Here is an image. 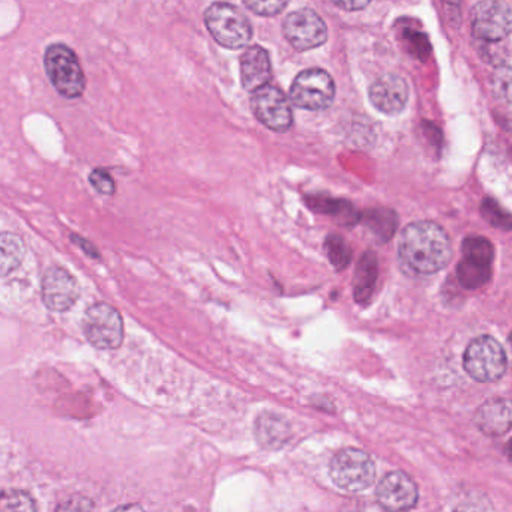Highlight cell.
I'll use <instances>...</instances> for the list:
<instances>
[{"label":"cell","instance_id":"obj_11","mask_svg":"<svg viewBox=\"0 0 512 512\" xmlns=\"http://www.w3.org/2000/svg\"><path fill=\"white\" fill-rule=\"evenodd\" d=\"M41 295H43L44 305L49 310L65 313L73 308L79 299V283L67 269L52 266L44 272Z\"/></svg>","mask_w":512,"mask_h":512},{"label":"cell","instance_id":"obj_9","mask_svg":"<svg viewBox=\"0 0 512 512\" xmlns=\"http://www.w3.org/2000/svg\"><path fill=\"white\" fill-rule=\"evenodd\" d=\"M283 35L298 52L317 49L328 40V28L322 17L310 8L293 11L283 22Z\"/></svg>","mask_w":512,"mask_h":512},{"label":"cell","instance_id":"obj_29","mask_svg":"<svg viewBox=\"0 0 512 512\" xmlns=\"http://www.w3.org/2000/svg\"><path fill=\"white\" fill-rule=\"evenodd\" d=\"M338 8L344 11H359L368 7L371 0H332Z\"/></svg>","mask_w":512,"mask_h":512},{"label":"cell","instance_id":"obj_32","mask_svg":"<svg viewBox=\"0 0 512 512\" xmlns=\"http://www.w3.org/2000/svg\"><path fill=\"white\" fill-rule=\"evenodd\" d=\"M142 508V506H139V505H128V506H119L118 509H140Z\"/></svg>","mask_w":512,"mask_h":512},{"label":"cell","instance_id":"obj_8","mask_svg":"<svg viewBox=\"0 0 512 512\" xmlns=\"http://www.w3.org/2000/svg\"><path fill=\"white\" fill-rule=\"evenodd\" d=\"M251 110L260 124L275 133H286L293 125L289 98L280 88L265 86L251 95Z\"/></svg>","mask_w":512,"mask_h":512},{"label":"cell","instance_id":"obj_13","mask_svg":"<svg viewBox=\"0 0 512 512\" xmlns=\"http://www.w3.org/2000/svg\"><path fill=\"white\" fill-rule=\"evenodd\" d=\"M370 101L379 112L385 115H398L403 112L409 100V86L397 74H385L370 86Z\"/></svg>","mask_w":512,"mask_h":512},{"label":"cell","instance_id":"obj_1","mask_svg":"<svg viewBox=\"0 0 512 512\" xmlns=\"http://www.w3.org/2000/svg\"><path fill=\"white\" fill-rule=\"evenodd\" d=\"M398 257L404 271L413 275H431L448 265L451 242L439 224L418 221L401 233Z\"/></svg>","mask_w":512,"mask_h":512},{"label":"cell","instance_id":"obj_2","mask_svg":"<svg viewBox=\"0 0 512 512\" xmlns=\"http://www.w3.org/2000/svg\"><path fill=\"white\" fill-rule=\"evenodd\" d=\"M47 77L59 95L67 100L80 98L86 89V77L76 52L65 44H52L44 55Z\"/></svg>","mask_w":512,"mask_h":512},{"label":"cell","instance_id":"obj_28","mask_svg":"<svg viewBox=\"0 0 512 512\" xmlns=\"http://www.w3.org/2000/svg\"><path fill=\"white\" fill-rule=\"evenodd\" d=\"M95 505L88 497H71V499L65 500L64 503L58 505L56 511H91Z\"/></svg>","mask_w":512,"mask_h":512},{"label":"cell","instance_id":"obj_12","mask_svg":"<svg viewBox=\"0 0 512 512\" xmlns=\"http://www.w3.org/2000/svg\"><path fill=\"white\" fill-rule=\"evenodd\" d=\"M377 500L388 511H406L418 502V487L403 472H391L379 482Z\"/></svg>","mask_w":512,"mask_h":512},{"label":"cell","instance_id":"obj_7","mask_svg":"<svg viewBox=\"0 0 512 512\" xmlns=\"http://www.w3.org/2000/svg\"><path fill=\"white\" fill-rule=\"evenodd\" d=\"M334 98V80L320 68L302 71L293 80L290 88V101L299 109L310 110V112L328 109Z\"/></svg>","mask_w":512,"mask_h":512},{"label":"cell","instance_id":"obj_15","mask_svg":"<svg viewBox=\"0 0 512 512\" xmlns=\"http://www.w3.org/2000/svg\"><path fill=\"white\" fill-rule=\"evenodd\" d=\"M475 424L487 436H500L512 427V401L493 398L485 401L475 413Z\"/></svg>","mask_w":512,"mask_h":512},{"label":"cell","instance_id":"obj_10","mask_svg":"<svg viewBox=\"0 0 512 512\" xmlns=\"http://www.w3.org/2000/svg\"><path fill=\"white\" fill-rule=\"evenodd\" d=\"M512 32V10L499 0H482L472 10V34L478 40L497 43Z\"/></svg>","mask_w":512,"mask_h":512},{"label":"cell","instance_id":"obj_4","mask_svg":"<svg viewBox=\"0 0 512 512\" xmlns=\"http://www.w3.org/2000/svg\"><path fill=\"white\" fill-rule=\"evenodd\" d=\"M329 475L341 490L359 493L370 488L376 481V467L367 452L346 448L332 458Z\"/></svg>","mask_w":512,"mask_h":512},{"label":"cell","instance_id":"obj_21","mask_svg":"<svg viewBox=\"0 0 512 512\" xmlns=\"http://www.w3.org/2000/svg\"><path fill=\"white\" fill-rule=\"evenodd\" d=\"M326 256L337 271H343L352 260V250L340 235H329L325 241Z\"/></svg>","mask_w":512,"mask_h":512},{"label":"cell","instance_id":"obj_31","mask_svg":"<svg viewBox=\"0 0 512 512\" xmlns=\"http://www.w3.org/2000/svg\"><path fill=\"white\" fill-rule=\"evenodd\" d=\"M506 455H508L509 460L512 461V440L508 443V446H506Z\"/></svg>","mask_w":512,"mask_h":512},{"label":"cell","instance_id":"obj_30","mask_svg":"<svg viewBox=\"0 0 512 512\" xmlns=\"http://www.w3.org/2000/svg\"><path fill=\"white\" fill-rule=\"evenodd\" d=\"M71 241H73L74 244L79 245V247L82 248V250L85 251V253L88 254L89 257H92V259H100V253H98L97 248H95L94 245L91 244V242L86 241V239L80 238L79 235H71Z\"/></svg>","mask_w":512,"mask_h":512},{"label":"cell","instance_id":"obj_18","mask_svg":"<svg viewBox=\"0 0 512 512\" xmlns=\"http://www.w3.org/2000/svg\"><path fill=\"white\" fill-rule=\"evenodd\" d=\"M25 259V245L22 239L13 233H2L0 236V272L4 277L13 274L20 268Z\"/></svg>","mask_w":512,"mask_h":512},{"label":"cell","instance_id":"obj_19","mask_svg":"<svg viewBox=\"0 0 512 512\" xmlns=\"http://www.w3.org/2000/svg\"><path fill=\"white\" fill-rule=\"evenodd\" d=\"M491 265L463 257L457 266V277L464 289H479L490 280Z\"/></svg>","mask_w":512,"mask_h":512},{"label":"cell","instance_id":"obj_22","mask_svg":"<svg viewBox=\"0 0 512 512\" xmlns=\"http://www.w3.org/2000/svg\"><path fill=\"white\" fill-rule=\"evenodd\" d=\"M461 251H463V257H467V259L478 260V262L487 263V265L493 263V245L481 236H469V238L464 239L463 244H461Z\"/></svg>","mask_w":512,"mask_h":512},{"label":"cell","instance_id":"obj_26","mask_svg":"<svg viewBox=\"0 0 512 512\" xmlns=\"http://www.w3.org/2000/svg\"><path fill=\"white\" fill-rule=\"evenodd\" d=\"M89 182L103 196H113L115 194V179L112 178V175L106 169L92 170L91 175H89Z\"/></svg>","mask_w":512,"mask_h":512},{"label":"cell","instance_id":"obj_3","mask_svg":"<svg viewBox=\"0 0 512 512\" xmlns=\"http://www.w3.org/2000/svg\"><path fill=\"white\" fill-rule=\"evenodd\" d=\"M203 19L209 34L224 49H245L253 38L250 20L235 5L215 2L205 11Z\"/></svg>","mask_w":512,"mask_h":512},{"label":"cell","instance_id":"obj_25","mask_svg":"<svg viewBox=\"0 0 512 512\" xmlns=\"http://www.w3.org/2000/svg\"><path fill=\"white\" fill-rule=\"evenodd\" d=\"M290 0H244L245 7L260 17H274L283 13Z\"/></svg>","mask_w":512,"mask_h":512},{"label":"cell","instance_id":"obj_20","mask_svg":"<svg viewBox=\"0 0 512 512\" xmlns=\"http://www.w3.org/2000/svg\"><path fill=\"white\" fill-rule=\"evenodd\" d=\"M364 224L380 242L389 241L397 230L398 218L394 211L373 209L364 215Z\"/></svg>","mask_w":512,"mask_h":512},{"label":"cell","instance_id":"obj_5","mask_svg":"<svg viewBox=\"0 0 512 512\" xmlns=\"http://www.w3.org/2000/svg\"><path fill=\"white\" fill-rule=\"evenodd\" d=\"M86 340L100 350H115L124 341V320L112 305L97 302L83 317Z\"/></svg>","mask_w":512,"mask_h":512},{"label":"cell","instance_id":"obj_27","mask_svg":"<svg viewBox=\"0 0 512 512\" xmlns=\"http://www.w3.org/2000/svg\"><path fill=\"white\" fill-rule=\"evenodd\" d=\"M494 89L503 100L512 103V68H502L494 77Z\"/></svg>","mask_w":512,"mask_h":512},{"label":"cell","instance_id":"obj_16","mask_svg":"<svg viewBox=\"0 0 512 512\" xmlns=\"http://www.w3.org/2000/svg\"><path fill=\"white\" fill-rule=\"evenodd\" d=\"M254 434H256L257 443L268 451H278L283 448L292 436L289 421L271 412L262 413L256 419Z\"/></svg>","mask_w":512,"mask_h":512},{"label":"cell","instance_id":"obj_24","mask_svg":"<svg viewBox=\"0 0 512 512\" xmlns=\"http://www.w3.org/2000/svg\"><path fill=\"white\" fill-rule=\"evenodd\" d=\"M482 217H484L491 226L496 227V229L505 230V232L512 230L511 215L506 214L493 200L485 199L484 203H482Z\"/></svg>","mask_w":512,"mask_h":512},{"label":"cell","instance_id":"obj_17","mask_svg":"<svg viewBox=\"0 0 512 512\" xmlns=\"http://www.w3.org/2000/svg\"><path fill=\"white\" fill-rule=\"evenodd\" d=\"M377 259L373 251H367L362 254L356 265L355 277H353V298L358 304L365 305L373 296L374 287H376Z\"/></svg>","mask_w":512,"mask_h":512},{"label":"cell","instance_id":"obj_6","mask_svg":"<svg viewBox=\"0 0 512 512\" xmlns=\"http://www.w3.org/2000/svg\"><path fill=\"white\" fill-rule=\"evenodd\" d=\"M464 368L478 382H496L506 371V353L493 337L476 338L464 353Z\"/></svg>","mask_w":512,"mask_h":512},{"label":"cell","instance_id":"obj_14","mask_svg":"<svg viewBox=\"0 0 512 512\" xmlns=\"http://www.w3.org/2000/svg\"><path fill=\"white\" fill-rule=\"evenodd\" d=\"M241 83L245 91L256 92L272 82V64L269 52L260 46H251L242 53Z\"/></svg>","mask_w":512,"mask_h":512},{"label":"cell","instance_id":"obj_23","mask_svg":"<svg viewBox=\"0 0 512 512\" xmlns=\"http://www.w3.org/2000/svg\"><path fill=\"white\" fill-rule=\"evenodd\" d=\"M2 509L11 512L37 511V503L31 494L23 490L4 491L2 494Z\"/></svg>","mask_w":512,"mask_h":512}]
</instances>
